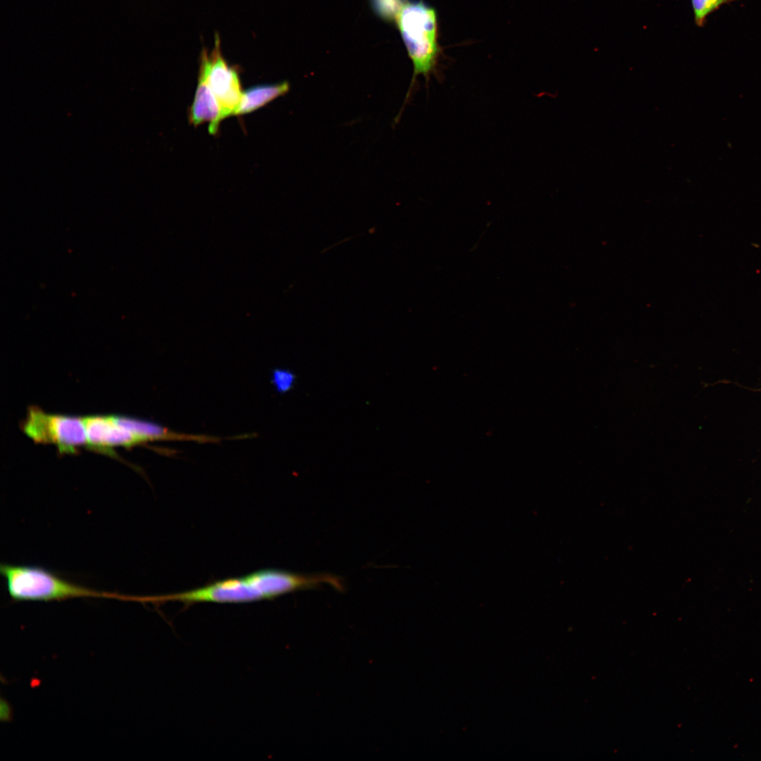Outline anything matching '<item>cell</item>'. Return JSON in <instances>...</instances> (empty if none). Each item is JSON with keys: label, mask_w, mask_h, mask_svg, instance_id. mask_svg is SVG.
<instances>
[{"label": "cell", "mask_w": 761, "mask_h": 761, "mask_svg": "<svg viewBox=\"0 0 761 761\" xmlns=\"http://www.w3.org/2000/svg\"><path fill=\"white\" fill-rule=\"evenodd\" d=\"M736 0H691L695 24L703 27L707 17L724 5H729Z\"/></svg>", "instance_id": "cell-9"}, {"label": "cell", "mask_w": 761, "mask_h": 761, "mask_svg": "<svg viewBox=\"0 0 761 761\" xmlns=\"http://www.w3.org/2000/svg\"><path fill=\"white\" fill-rule=\"evenodd\" d=\"M373 11L387 23H396L402 9L409 0H369Z\"/></svg>", "instance_id": "cell-10"}, {"label": "cell", "mask_w": 761, "mask_h": 761, "mask_svg": "<svg viewBox=\"0 0 761 761\" xmlns=\"http://www.w3.org/2000/svg\"><path fill=\"white\" fill-rule=\"evenodd\" d=\"M290 84L283 81L276 84L253 86L242 93L236 115L250 113L288 92Z\"/></svg>", "instance_id": "cell-8"}, {"label": "cell", "mask_w": 761, "mask_h": 761, "mask_svg": "<svg viewBox=\"0 0 761 761\" xmlns=\"http://www.w3.org/2000/svg\"><path fill=\"white\" fill-rule=\"evenodd\" d=\"M395 23L413 66V76L405 104L418 77L423 76L426 84L431 76L440 78L438 15L435 9L424 1L409 0Z\"/></svg>", "instance_id": "cell-2"}, {"label": "cell", "mask_w": 761, "mask_h": 761, "mask_svg": "<svg viewBox=\"0 0 761 761\" xmlns=\"http://www.w3.org/2000/svg\"><path fill=\"white\" fill-rule=\"evenodd\" d=\"M328 577L325 573L304 574L266 569L246 576L218 580L190 590L150 596V602H179L185 607L200 602L246 603L272 600L280 595L321 588Z\"/></svg>", "instance_id": "cell-1"}, {"label": "cell", "mask_w": 761, "mask_h": 761, "mask_svg": "<svg viewBox=\"0 0 761 761\" xmlns=\"http://www.w3.org/2000/svg\"><path fill=\"white\" fill-rule=\"evenodd\" d=\"M199 72L205 76L217 99L223 119L236 115L243 93L240 80L237 68L230 66L223 57L218 37L210 54L205 50L202 51Z\"/></svg>", "instance_id": "cell-5"}, {"label": "cell", "mask_w": 761, "mask_h": 761, "mask_svg": "<svg viewBox=\"0 0 761 761\" xmlns=\"http://www.w3.org/2000/svg\"><path fill=\"white\" fill-rule=\"evenodd\" d=\"M223 120L219 104L209 87L205 76L199 72L197 89L189 111L190 123L197 126L207 122L209 123V132L215 135L218 133L220 123Z\"/></svg>", "instance_id": "cell-7"}, {"label": "cell", "mask_w": 761, "mask_h": 761, "mask_svg": "<svg viewBox=\"0 0 761 761\" xmlns=\"http://www.w3.org/2000/svg\"><path fill=\"white\" fill-rule=\"evenodd\" d=\"M0 573L6 581L9 595L16 600L103 597V592L69 582L41 567L2 563Z\"/></svg>", "instance_id": "cell-3"}, {"label": "cell", "mask_w": 761, "mask_h": 761, "mask_svg": "<svg viewBox=\"0 0 761 761\" xmlns=\"http://www.w3.org/2000/svg\"><path fill=\"white\" fill-rule=\"evenodd\" d=\"M22 429L34 442L54 445L61 454H74L87 445L84 417L49 414L33 406L28 409Z\"/></svg>", "instance_id": "cell-4"}, {"label": "cell", "mask_w": 761, "mask_h": 761, "mask_svg": "<svg viewBox=\"0 0 761 761\" xmlns=\"http://www.w3.org/2000/svg\"><path fill=\"white\" fill-rule=\"evenodd\" d=\"M85 418L87 445L95 452L115 457L116 447H132L144 444L130 431L118 424L113 416H89Z\"/></svg>", "instance_id": "cell-6"}, {"label": "cell", "mask_w": 761, "mask_h": 761, "mask_svg": "<svg viewBox=\"0 0 761 761\" xmlns=\"http://www.w3.org/2000/svg\"><path fill=\"white\" fill-rule=\"evenodd\" d=\"M295 380L294 373L288 370L277 369L273 371V383L280 392L289 391L293 387Z\"/></svg>", "instance_id": "cell-11"}]
</instances>
